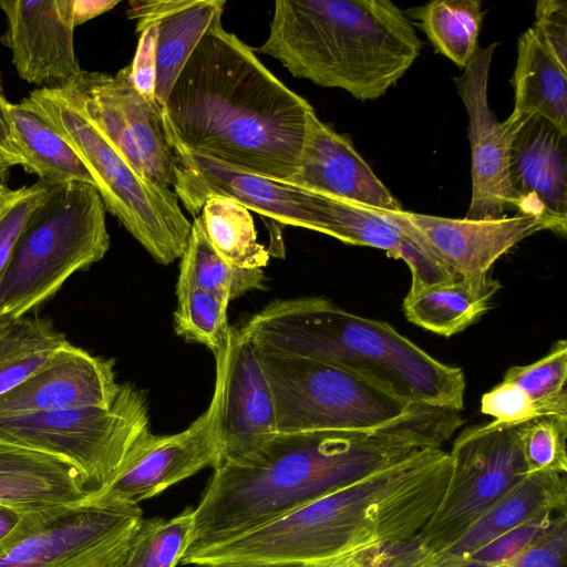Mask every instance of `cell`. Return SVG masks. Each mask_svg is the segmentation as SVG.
Wrapping results in <instances>:
<instances>
[{"mask_svg":"<svg viewBox=\"0 0 567 567\" xmlns=\"http://www.w3.org/2000/svg\"><path fill=\"white\" fill-rule=\"evenodd\" d=\"M462 424L458 412L421 405L371 431L277 432L214 468L194 507L187 551L227 540L419 452L441 447Z\"/></svg>","mask_w":567,"mask_h":567,"instance_id":"obj_1","label":"cell"},{"mask_svg":"<svg viewBox=\"0 0 567 567\" xmlns=\"http://www.w3.org/2000/svg\"><path fill=\"white\" fill-rule=\"evenodd\" d=\"M313 107L217 17L162 106L166 136L231 167L290 183Z\"/></svg>","mask_w":567,"mask_h":567,"instance_id":"obj_2","label":"cell"},{"mask_svg":"<svg viewBox=\"0 0 567 567\" xmlns=\"http://www.w3.org/2000/svg\"><path fill=\"white\" fill-rule=\"evenodd\" d=\"M450 456L431 447L227 540L183 565L300 567L412 540L447 487Z\"/></svg>","mask_w":567,"mask_h":567,"instance_id":"obj_3","label":"cell"},{"mask_svg":"<svg viewBox=\"0 0 567 567\" xmlns=\"http://www.w3.org/2000/svg\"><path fill=\"white\" fill-rule=\"evenodd\" d=\"M422 42L389 0H278L267 39L252 49L289 73L360 101L383 96L417 59Z\"/></svg>","mask_w":567,"mask_h":567,"instance_id":"obj_4","label":"cell"},{"mask_svg":"<svg viewBox=\"0 0 567 567\" xmlns=\"http://www.w3.org/2000/svg\"><path fill=\"white\" fill-rule=\"evenodd\" d=\"M258 349L336 363L417 404L460 412L465 377L390 323L320 296L275 299L239 329Z\"/></svg>","mask_w":567,"mask_h":567,"instance_id":"obj_5","label":"cell"},{"mask_svg":"<svg viewBox=\"0 0 567 567\" xmlns=\"http://www.w3.org/2000/svg\"><path fill=\"white\" fill-rule=\"evenodd\" d=\"M106 208L95 186L51 185L0 277V317H21L110 249Z\"/></svg>","mask_w":567,"mask_h":567,"instance_id":"obj_6","label":"cell"},{"mask_svg":"<svg viewBox=\"0 0 567 567\" xmlns=\"http://www.w3.org/2000/svg\"><path fill=\"white\" fill-rule=\"evenodd\" d=\"M92 175L106 210L158 264L183 256L192 221L176 194L141 176L90 121L69 85L29 95Z\"/></svg>","mask_w":567,"mask_h":567,"instance_id":"obj_7","label":"cell"},{"mask_svg":"<svg viewBox=\"0 0 567 567\" xmlns=\"http://www.w3.org/2000/svg\"><path fill=\"white\" fill-rule=\"evenodd\" d=\"M257 352L272 394L277 432L371 431L423 405L336 363Z\"/></svg>","mask_w":567,"mask_h":567,"instance_id":"obj_8","label":"cell"},{"mask_svg":"<svg viewBox=\"0 0 567 567\" xmlns=\"http://www.w3.org/2000/svg\"><path fill=\"white\" fill-rule=\"evenodd\" d=\"M152 434L146 396L131 383L120 384L109 408L0 417V440L70 462L93 493L106 486Z\"/></svg>","mask_w":567,"mask_h":567,"instance_id":"obj_9","label":"cell"},{"mask_svg":"<svg viewBox=\"0 0 567 567\" xmlns=\"http://www.w3.org/2000/svg\"><path fill=\"white\" fill-rule=\"evenodd\" d=\"M449 456L450 477L439 506L412 540L383 551L389 566L450 546L527 475L518 424L492 421L470 426L456 436Z\"/></svg>","mask_w":567,"mask_h":567,"instance_id":"obj_10","label":"cell"},{"mask_svg":"<svg viewBox=\"0 0 567 567\" xmlns=\"http://www.w3.org/2000/svg\"><path fill=\"white\" fill-rule=\"evenodd\" d=\"M68 85L90 121L141 176L163 188L174 185L175 155L162 107L136 90L130 64L113 76L82 70Z\"/></svg>","mask_w":567,"mask_h":567,"instance_id":"obj_11","label":"cell"},{"mask_svg":"<svg viewBox=\"0 0 567 567\" xmlns=\"http://www.w3.org/2000/svg\"><path fill=\"white\" fill-rule=\"evenodd\" d=\"M138 506L85 503L53 512L0 554V567H121Z\"/></svg>","mask_w":567,"mask_h":567,"instance_id":"obj_12","label":"cell"},{"mask_svg":"<svg viewBox=\"0 0 567 567\" xmlns=\"http://www.w3.org/2000/svg\"><path fill=\"white\" fill-rule=\"evenodd\" d=\"M497 43L477 48L461 76L454 78L468 116L472 151V197L464 218L496 220L519 207L511 184L509 158L514 137L523 126L499 122L489 109L488 74Z\"/></svg>","mask_w":567,"mask_h":567,"instance_id":"obj_13","label":"cell"},{"mask_svg":"<svg viewBox=\"0 0 567 567\" xmlns=\"http://www.w3.org/2000/svg\"><path fill=\"white\" fill-rule=\"evenodd\" d=\"M175 155L174 193L197 217L210 197H226L280 224L318 231L317 208L308 190L248 173L192 152L168 138Z\"/></svg>","mask_w":567,"mask_h":567,"instance_id":"obj_14","label":"cell"},{"mask_svg":"<svg viewBox=\"0 0 567 567\" xmlns=\"http://www.w3.org/2000/svg\"><path fill=\"white\" fill-rule=\"evenodd\" d=\"M215 362L210 403L223 463L255 450L277 433V426L272 394L257 348L239 329H233L228 348Z\"/></svg>","mask_w":567,"mask_h":567,"instance_id":"obj_15","label":"cell"},{"mask_svg":"<svg viewBox=\"0 0 567 567\" xmlns=\"http://www.w3.org/2000/svg\"><path fill=\"white\" fill-rule=\"evenodd\" d=\"M220 454L215 434L212 403L185 430L152 434L127 458L117 475L94 492L87 503L106 506H138L168 487L206 467L215 468Z\"/></svg>","mask_w":567,"mask_h":567,"instance_id":"obj_16","label":"cell"},{"mask_svg":"<svg viewBox=\"0 0 567 567\" xmlns=\"http://www.w3.org/2000/svg\"><path fill=\"white\" fill-rule=\"evenodd\" d=\"M7 18L1 42L19 76L42 87H62L82 72L74 51L73 0H0Z\"/></svg>","mask_w":567,"mask_h":567,"instance_id":"obj_17","label":"cell"},{"mask_svg":"<svg viewBox=\"0 0 567 567\" xmlns=\"http://www.w3.org/2000/svg\"><path fill=\"white\" fill-rule=\"evenodd\" d=\"M114 360L69 342L17 386L0 395V417L74 408H109L120 384Z\"/></svg>","mask_w":567,"mask_h":567,"instance_id":"obj_18","label":"cell"},{"mask_svg":"<svg viewBox=\"0 0 567 567\" xmlns=\"http://www.w3.org/2000/svg\"><path fill=\"white\" fill-rule=\"evenodd\" d=\"M511 184L518 213L545 221L549 230L567 229V135L540 116L527 120L516 133L509 158Z\"/></svg>","mask_w":567,"mask_h":567,"instance_id":"obj_19","label":"cell"},{"mask_svg":"<svg viewBox=\"0 0 567 567\" xmlns=\"http://www.w3.org/2000/svg\"><path fill=\"white\" fill-rule=\"evenodd\" d=\"M400 214L458 277L488 275L493 264L519 241L549 230L542 219L520 213L496 220L447 218L403 209Z\"/></svg>","mask_w":567,"mask_h":567,"instance_id":"obj_20","label":"cell"},{"mask_svg":"<svg viewBox=\"0 0 567 567\" xmlns=\"http://www.w3.org/2000/svg\"><path fill=\"white\" fill-rule=\"evenodd\" d=\"M290 184L375 209H402L350 138L323 123L315 111L309 115L299 168Z\"/></svg>","mask_w":567,"mask_h":567,"instance_id":"obj_21","label":"cell"},{"mask_svg":"<svg viewBox=\"0 0 567 567\" xmlns=\"http://www.w3.org/2000/svg\"><path fill=\"white\" fill-rule=\"evenodd\" d=\"M566 505V474H528L450 546L402 565L386 567H457L517 525L543 513H565Z\"/></svg>","mask_w":567,"mask_h":567,"instance_id":"obj_22","label":"cell"},{"mask_svg":"<svg viewBox=\"0 0 567 567\" xmlns=\"http://www.w3.org/2000/svg\"><path fill=\"white\" fill-rule=\"evenodd\" d=\"M93 494L70 462L0 440V504L23 512H53L87 503Z\"/></svg>","mask_w":567,"mask_h":567,"instance_id":"obj_23","label":"cell"},{"mask_svg":"<svg viewBox=\"0 0 567 567\" xmlns=\"http://www.w3.org/2000/svg\"><path fill=\"white\" fill-rule=\"evenodd\" d=\"M225 0H134L126 14L136 28L158 22L155 96L161 105L202 37L223 16Z\"/></svg>","mask_w":567,"mask_h":567,"instance_id":"obj_24","label":"cell"},{"mask_svg":"<svg viewBox=\"0 0 567 567\" xmlns=\"http://www.w3.org/2000/svg\"><path fill=\"white\" fill-rule=\"evenodd\" d=\"M567 70L542 44L533 28L520 34L513 75L514 107L507 123L522 126L540 116L567 135Z\"/></svg>","mask_w":567,"mask_h":567,"instance_id":"obj_25","label":"cell"},{"mask_svg":"<svg viewBox=\"0 0 567 567\" xmlns=\"http://www.w3.org/2000/svg\"><path fill=\"white\" fill-rule=\"evenodd\" d=\"M4 115L10 134L24 159V168L49 185L82 182L94 185L81 158L28 96L8 103Z\"/></svg>","mask_w":567,"mask_h":567,"instance_id":"obj_26","label":"cell"},{"mask_svg":"<svg viewBox=\"0 0 567 567\" xmlns=\"http://www.w3.org/2000/svg\"><path fill=\"white\" fill-rule=\"evenodd\" d=\"M502 288L488 275L410 289L403 299L406 319L435 334L452 337L481 318Z\"/></svg>","mask_w":567,"mask_h":567,"instance_id":"obj_27","label":"cell"},{"mask_svg":"<svg viewBox=\"0 0 567 567\" xmlns=\"http://www.w3.org/2000/svg\"><path fill=\"white\" fill-rule=\"evenodd\" d=\"M69 343L41 317H0V395L10 391Z\"/></svg>","mask_w":567,"mask_h":567,"instance_id":"obj_28","label":"cell"},{"mask_svg":"<svg viewBox=\"0 0 567 567\" xmlns=\"http://www.w3.org/2000/svg\"><path fill=\"white\" fill-rule=\"evenodd\" d=\"M261 269H241L226 262L212 247L199 216L194 217L186 249L181 257L176 289L196 288L229 301L266 287Z\"/></svg>","mask_w":567,"mask_h":567,"instance_id":"obj_29","label":"cell"},{"mask_svg":"<svg viewBox=\"0 0 567 567\" xmlns=\"http://www.w3.org/2000/svg\"><path fill=\"white\" fill-rule=\"evenodd\" d=\"M199 217L215 251L228 264L241 269H264L269 251L258 241L250 212L226 197H210Z\"/></svg>","mask_w":567,"mask_h":567,"instance_id":"obj_30","label":"cell"},{"mask_svg":"<svg viewBox=\"0 0 567 567\" xmlns=\"http://www.w3.org/2000/svg\"><path fill=\"white\" fill-rule=\"evenodd\" d=\"M419 20L436 52L460 68H466L477 50L483 12L478 0H434L414 8Z\"/></svg>","mask_w":567,"mask_h":567,"instance_id":"obj_31","label":"cell"},{"mask_svg":"<svg viewBox=\"0 0 567 567\" xmlns=\"http://www.w3.org/2000/svg\"><path fill=\"white\" fill-rule=\"evenodd\" d=\"M194 507L176 516L142 518L135 528L121 567H176L192 544Z\"/></svg>","mask_w":567,"mask_h":567,"instance_id":"obj_32","label":"cell"},{"mask_svg":"<svg viewBox=\"0 0 567 567\" xmlns=\"http://www.w3.org/2000/svg\"><path fill=\"white\" fill-rule=\"evenodd\" d=\"M176 296L175 332L187 341L205 346L215 358L224 353L234 329L228 321L230 301L196 288L176 289Z\"/></svg>","mask_w":567,"mask_h":567,"instance_id":"obj_33","label":"cell"},{"mask_svg":"<svg viewBox=\"0 0 567 567\" xmlns=\"http://www.w3.org/2000/svg\"><path fill=\"white\" fill-rule=\"evenodd\" d=\"M567 341L557 340L549 352L527 365H513L503 380L519 386L537 405L540 415L567 416Z\"/></svg>","mask_w":567,"mask_h":567,"instance_id":"obj_34","label":"cell"},{"mask_svg":"<svg viewBox=\"0 0 567 567\" xmlns=\"http://www.w3.org/2000/svg\"><path fill=\"white\" fill-rule=\"evenodd\" d=\"M567 416L543 415L518 424L526 474L567 472Z\"/></svg>","mask_w":567,"mask_h":567,"instance_id":"obj_35","label":"cell"},{"mask_svg":"<svg viewBox=\"0 0 567 567\" xmlns=\"http://www.w3.org/2000/svg\"><path fill=\"white\" fill-rule=\"evenodd\" d=\"M51 185L38 181L17 189L7 187L0 215V277L2 276L24 226L45 197Z\"/></svg>","mask_w":567,"mask_h":567,"instance_id":"obj_36","label":"cell"},{"mask_svg":"<svg viewBox=\"0 0 567 567\" xmlns=\"http://www.w3.org/2000/svg\"><path fill=\"white\" fill-rule=\"evenodd\" d=\"M559 514L543 513L517 525L472 554L457 567H503L547 530Z\"/></svg>","mask_w":567,"mask_h":567,"instance_id":"obj_37","label":"cell"},{"mask_svg":"<svg viewBox=\"0 0 567 567\" xmlns=\"http://www.w3.org/2000/svg\"><path fill=\"white\" fill-rule=\"evenodd\" d=\"M481 412L505 424H520L542 416L533 400L519 386L506 380L483 394Z\"/></svg>","mask_w":567,"mask_h":567,"instance_id":"obj_38","label":"cell"},{"mask_svg":"<svg viewBox=\"0 0 567 567\" xmlns=\"http://www.w3.org/2000/svg\"><path fill=\"white\" fill-rule=\"evenodd\" d=\"M567 515L559 514L551 526L503 567H565Z\"/></svg>","mask_w":567,"mask_h":567,"instance_id":"obj_39","label":"cell"},{"mask_svg":"<svg viewBox=\"0 0 567 567\" xmlns=\"http://www.w3.org/2000/svg\"><path fill=\"white\" fill-rule=\"evenodd\" d=\"M535 34L556 60L567 70V2L539 0L535 8Z\"/></svg>","mask_w":567,"mask_h":567,"instance_id":"obj_40","label":"cell"},{"mask_svg":"<svg viewBox=\"0 0 567 567\" xmlns=\"http://www.w3.org/2000/svg\"><path fill=\"white\" fill-rule=\"evenodd\" d=\"M136 32L140 33V39L134 59L130 64L131 79L145 99L157 102L155 89L158 22L154 21L136 28Z\"/></svg>","mask_w":567,"mask_h":567,"instance_id":"obj_41","label":"cell"},{"mask_svg":"<svg viewBox=\"0 0 567 567\" xmlns=\"http://www.w3.org/2000/svg\"><path fill=\"white\" fill-rule=\"evenodd\" d=\"M53 512H23L0 504V554L21 539L35 524Z\"/></svg>","mask_w":567,"mask_h":567,"instance_id":"obj_42","label":"cell"},{"mask_svg":"<svg viewBox=\"0 0 567 567\" xmlns=\"http://www.w3.org/2000/svg\"><path fill=\"white\" fill-rule=\"evenodd\" d=\"M118 0H73L74 25H80L118 4Z\"/></svg>","mask_w":567,"mask_h":567,"instance_id":"obj_43","label":"cell"},{"mask_svg":"<svg viewBox=\"0 0 567 567\" xmlns=\"http://www.w3.org/2000/svg\"><path fill=\"white\" fill-rule=\"evenodd\" d=\"M300 567H383L370 550Z\"/></svg>","mask_w":567,"mask_h":567,"instance_id":"obj_44","label":"cell"},{"mask_svg":"<svg viewBox=\"0 0 567 567\" xmlns=\"http://www.w3.org/2000/svg\"><path fill=\"white\" fill-rule=\"evenodd\" d=\"M0 151L7 156L13 166L24 167V159L18 151L16 143L10 134L8 125L0 118Z\"/></svg>","mask_w":567,"mask_h":567,"instance_id":"obj_45","label":"cell"},{"mask_svg":"<svg viewBox=\"0 0 567 567\" xmlns=\"http://www.w3.org/2000/svg\"><path fill=\"white\" fill-rule=\"evenodd\" d=\"M8 103V100L6 99L1 75H0V118L8 125L6 115H4V106Z\"/></svg>","mask_w":567,"mask_h":567,"instance_id":"obj_46","label":"cell"},{"mask_svg":"<svg viewBox=\"0 0 567 567\" xmlns=\"http://www.w3.org/2000/svg\"><path fill=\"white\" fill-rule=\"evenodd\" d=\"M13 167L12 163L7 158V156L0 151V176L8 169Z\"/></svg>","mask_w":567,"mask_h":567,"instance_id":"obj_47","label":"cell"},{"mask_svg":"<svg viewBox=\"0 0 567 567\" xmlns=\"http://www.w3.org/2000/svg\"><path fill=\"white\" fill-rule=\"evenodd\" d=\"M7 187L0 183V215L2 210L3 196Z\"/></svg>","mask_w":567,"mask_h":567,"instance_id":"obj_48","label":"cell"},{"mask_svg":"<svg viewBox=\"0 0 567 567\" xmlns=\"http://www.w3.org/2000/svg\"><path fill=\"white\" fill-rule=\"evenodd\" d=\"M194 567H209V566H204V565H193Z\"/></svg>","mask_w":567,"mask_h":567,"instance_id":"obj_49","label":"cell"}]
</instances>
